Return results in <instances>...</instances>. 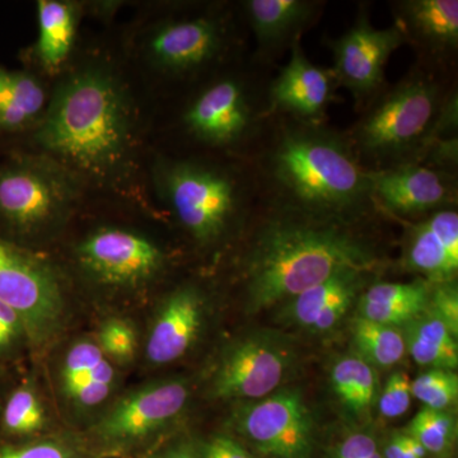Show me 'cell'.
Returning <instances> with one entry per match:
<instances>
[{
	"label": "cell",
	"mask_w": 458,
	"mask_h": 458,
	"mask_svg": "<svg viewBox=\"0 0 458 458\" xmlns=\"http://www.w3.org/2000/svg\"><path fill=\"white\" fill-rule=\"evenodd\" d=\"M31 138L35 152L55 159L87 188L147 209L140 106L122 71L107 57H89L56 78Z\"/></svg>",
	"instance_id": "cell-1"
},
{
	"label": "cell",
	"mask_w": 458,
	"mask_h": 458,
	"mask_svg": "<svg viewBox=\"0 0 458 458\" xmlns=\"http://www.w3.org/2000/svg\"><path fill=\"white\" fill-rule=\"evenodd\" d=\"M245 261L246 311L288 302L340 271H375L376 250L349 227L351 219L319 216L279 205Z\"/></svg>",
	"instance_id": "cell-2"
},
{
	"label": "cell",
	"mask_w": 458,
	"mask_h": 458,
	"mask_svg": "<svg viewBox=\"0 0 458 458\" xmlns=\"http://www.w3.org/2000/svg\"><path fill=\"white\" fill-rule=\"evenodd\" d=\"M278 205L319 216L358 218L373 205L369 170L342 132L286 119L261 161Z\"/></svg>",
	"instance_id": "cell-3"
},
{
	"label": "cell",
	"mask_w": 458,
	"mask_h": 458,
	"mask_svg": "<svg viewBox=\"0 0 458 458\" xmlns=\"http://www.w3.org/2000/svg\"><path fill=\"white\" fill-rule=\"evenodd\" d=\"M450 93L421 65L386 87L345 134L360 164L370 171L421 164Z\"/></svg>",
	"instance_id": "cell-4"
},
{
	"label": "cell",
	"mask_w": 458,
	"mask_h": 458,
	"mask_svg": "<svg viewBox=\"0 0 458 458\" xmlns=\"http://www.w3.org/2000/svg\"><path fill=\"white\" fill-rule=\"evenodd\" d=\"M87 188L42 153L13 155L0 165V236L42 252L64 234Z\"/></svg>",
	"instance_id": "cell-5"
},
{
	"label": "cell",
	"mask_w": 458,
	"mask_h": 458,
	"mask_svg": "<svg viewBox=\"0 0 458 458\" xmlns=\"http://www.w3.org/2000/svg\"><path fill=\"white\" fill-rule=\"evenodd\" d=\"M170 254L155 237L129 225H98L71 247L65 273L99 303L120 309L143 302L161 284Z\"/></svg>",
	"instance_id": "cell-6"
},
{
	"label": "cell",
	"mask_w": 458,
	"mask_h": 458,
	"mask_svg": "<svg viewBox=\"0 0 458 458\" xmlns=\"http://www.w3.org/2000/svg\"><path fill=\"white\" fill-rule=\"evenodd\" d=\"M159 200L199 249L222 245L245 201L236 174L200 159L159 158L153 165Z\"/></svg>",
	"instance_id": "cell-7"
},
{
	"label": "cell",
	"mask_w": 458,
	"mask_h": 458,
	"mask_svg": "<svg viewBox=\"0 0 458 458\" xmlns=\"http://www.w3.org/2000/svg\"><path fill=\"white\" fill-rule=\"evenodd\" d=\"M186 377H161L125 388L83 433L93 458H132L174 436L191 403Z\"/></svg>",
	"instance_id": "cell-8"
},
{
	"label": "cell",
	"mask_w": 458,
	"mask_h": 458,
	"mask_svg": "<svg viewBox=\"0 0 458 458\" xmlns=\"http://www.w3.org/2000/svg\"><path fill=\"white\" fill-rule=\"evenodd\" d=\"M72 283L44 252L0 236V302L25 322L32 360H44L62 342L73 316Z\"/></svg>",
	"instance_id": "cell-9"
},
{
	"label": "cell",
	"mask_w": 458,
	"mask_h": 458,
	"mask_svg": "<svg viewBox=\"0 0 458 458\" xmlns=\"http://www.w3.org/2000/svg\"><path fill=\"white\" fill-rule=\"evenodd\" d=\"M47 393L65 429L83 433L125 390L123 370L99 351L92 334L64 337L44 358Z\"/></svg>",
	"instance_id": "cell-10"
},
{
	"label": "cell",
	"mask_w": 458,
	"mask_h": 458,
	"mask_svg": "<svg viewBox=\"0 0 458 458\" xmlns=\"http://www.w3.org/2000/svg\"><path fill=\"white\" fill-rule=\"evenodd\" d=\"M231 27L214 11L171 14L149 23L138 36L141 62L165 78L194 77L216 65L227 53Z\"/></svg>",
	"instance_id": "cell-11"
},
{
	"label": "cell",
	"mask_w": 458,
	"mask_h": 458,
	"mask_svg": "<svg viewBox=\"0 0 458 458\" xmlns=\"http://www.w3.org/2000/svg\"><path fill=\"white\" fill-rule=\"evenodd\" d=\"M295 352L274 331H251L231 340L219 352L205 385L209 399L245 403L278 391L293 369Z\"/></svg>",
	"instance_id": "cell-12"
},
{
	"label": "cell",
	"mask_w": 458,
	"mask_h": 458,
	"mask_svg": "<svg viewBox=\"0 0 458 458\" xmlns=\"http://www.w3.org/2000/svg\"><path fill=\"white\" fill-rule=\"evenodd\" d=\"M229 427L262 458H311L315 421L303 394L279 388L255 401L236 403Z\"/></svg>",
	"instance_id": "cell-13"
},
{
	"label": "cell",
	"mask_w": 458,
	"mask_h": 458,
	"mask_svg": "<svg viewBox=\"0 0 458 458\" xmlns=\"http://www.w3.org/2000/svg\"><path fill=\"white\" fill-rule=\"evenodd\" d=\"M260 120L249 84L238 75L214 78L198 90L182 113L186 132L214 149L240 147L254 134Z\"/></svg>",
	"instance_id": "cell-14"
},
{
	"label": "cell",
	"mask_w": 458,
	"mask_h": 458,
	"mask_svg": "<svg viewBox=\"0 0 458 458\" xmlns=\"http://www.w3.org/2000/svg\"><path fill=\"white\" fill-rule=\"evenodd\" d=\"M209 311V297L195 283H183L161 295L141 330L144 367L165 369L188 357L204 335Z\"/></svg>",
	"instance_id": "cell-15"
},
{
	"label": "cell",
	"mask_w": 458,
	"mask_h": 458,
	"mask_svg": "<svg viewBox=\"0 0 458 458\" xmlns=\"http://www.w3.org/2000/svg\"><path fill=\"white\" fill-rule=\"evenodd\" d=\"M403 44L396 26L376 29L369 12L361 8L351 29L327 40L334 59L331 69L339 87L352 93L358 110L363 111L386 89V65Z\"/></svg>",
	"instance_id": "cell-16"
},
{
	"label": "cell",
	"mask_w": 458,
	"mask_h": 458,
	"mask_svg": "<svg viewBox=\"0 0 458 458\" xmlns=\"http://www.w3.org/2000/svg\"><path fill=\"white\" fill-rule=\"evenodd\" d=\"M373 204L399 216H429L454 208L456 176L424 164L369 170Z\"/></svg>",
	"instance_id": "cell-17"
},
{
	"label": "cell",
	"mask_w": 458,
	"mask_h": 458,
	"mask_svg": "<svg viewBox=\"0 0 458 458\" xmlns=\"http://www.w3.org/2000/svg\"><path fill=\"white\" fill-rule=\"evenodd\" d=\"M337 89L333 69L312 63L297 42L291 59L270 84L267 107L269 113L298 122L324 123Z\"/></svg>",
	"instance_id": "cell-18"
},
{
	"label": "cell",
	"mask_w": 458,
	"mask_h": 458,
	"mask_svg": "<svg viewBox=\"0 0 458 458\" xmlns=\"http://www.w3.org/2000/svg\"><path fill=\"white\" fill-rule=\"evenodd\" d=\"M394 25L423 59L424 68L454 62L458 50L457 0H403L394 3Z\"/></svg>",
	"instance_id": "cell-19"
},
{
	"label": "cell",
	"mask_w": 458,
	"mask_h": 458,
	"mask_svg": "<svg viewBox=\"0 0 458 458\" xmlns=\"http://www.w3.org/2000/svg\"><path fill=\"white\" fill-rule=\"evenodd\" d=\"M373 271L349 269L283 303V321L311 333H327L339 324L369 284Z\"/></svg>",
	"instance_id": "cell-20"
},
{
	"label": "cell",
	"mask_w": 458,
	"mask_h": 458,
	"mask_svg": "<svg viewBox=\"0 0 458 458\" xmlns=\"http://www.w3.org/2000/svg\"><path fill=\"white\" fill-rule=\"evenodd\" d=\"M403 264L430 284L456 280L458 213L456 208L437 210L409 229Z\"/></svg>",
	"instance_id": "cell-21"
},
{
	"label": "cell",
	"mask_w": 458,
	"mask_h": 458,
	"mask_svg": "<svg viewBox=\"0 0 458 458\" xmlns=\"http://www.w3.org/2000/svg\"><path fill=\"white\" fill-rule=\"evenodd\" d=\"M321 5L312 0L243 2V14L258 44V59H273L301 42V36L318 17Z\"/></svg>",
	"instance_id": "cell-22"
},
{
	"label": "cell",
	"mask_w": 458,
	"mask_h": 458,
	"mask_svg": "<svg viewBox=\"0 0 458 458\" xmlns=\"http://www.w3.org/2000/svg\"><path fill=\"white\" fill-rule=\"evenodd\" d=\"M60 424L47 388L35 372L9 386L0 403V442L35 441L64 430Z\"/></svg>",
	"instance_id": "cell-23"
},
{
	"label": "cell",
	"mask_w": 458,
	"mask_h": 458,
	"mask_svg": "<svg viewBox=\"0 0 458 458\" xmlns=\"http://www.w3.org/2000/svg\"><path fill=\"white\" fill-rule=\"evenodd\" d=\"M83 12L84 4L73 0L36 3L38 31L30 57L38 73L56 80L68 68Z\"/></svg>",
	"instance_id": "cell-24"
},
{
	"label": "cell",
	"mask_w": 458,
	"mask_h": 458,
	"mask_svg": "<svg viewBox=\"0 0 458 458\" xmlns=\"http://www.w3.org/2000/svg\"><path fill=\"white\" fill-rule=\"evenodd\" d=\"M50 89L32 71H11L0 64V131L31 132L41 122Z\"/></svg>",
	"instance_id": "cell-25"
},
{
	"label": "cell",
	"mask_w": 458,
	"mask_h": 458,
	"mask_svg": "<svg viewBox=\"0 0 458 458\" xmlns=\"http://www.w3.org/2000/svg\"><path fill=\"white\" fill-rule=\"evenodd\" d=\"M432 285L421 278L369 285L358 298V318L401 328L427 311Z\"/></svg>",
	"instance_id": "cell-26"
},
{
	"label": "cell",
	"mask_w": 458,
	"mask_h": 458,
	"mask_svg": "<svg viewBox=\"0 0 458 458\" xmlns=\"http://www.w3.org/2000/svg\"><path fill=\"white\" fill-rule=\"evenodd\" d=\"M406 352L415 363L429 369L454 370L458 366L457 336L429 310L401 327Z\"/></svg>",
	"instance_id": "cell-27"
},
{
	"label": "cell",
	"mask_w": 458,
	"mask_h": 458,
	"mask_svg": "<svg viewBox=\"0 0 458 458\" xmlns=\"http://www.w3.org/2000/svg\"><path fill=\"white\" fill-rule=\"evenodd\" d=\"M331 386L337 399L357 417H367L377 405L379 396L377 369L358 355L340 358L334 364Z\"/></svg>",
	"instance_id": "cell-28"
},
{
	"label": "cell",
	"mask_w": 458,
	"mask_h": 458,
	"mask_svg": "<svg viewBox=\"0 0 458 458\" xmlns=\"http://www.w3.org/2000/svg\"><path fill=\"white\" fill-rule=\"evenodd\" d=\"M352 342L355 355L375 369H391L406 355L400 327L357 318L352 321Z\"/></svg>",
	"instance_id": "cell-29"
},
{
	"label": "cell",
	"mask_w": 458,
	"mask_h": 458,
	"mask_svg": "<svg viewBox=\"0 0 458 458\" xmlns=\"http://www.w3.org/2000/svg\"><path fill=\"white\" fill-rule=\"evenodd\" d=\"M141 328L123 312H107L99 318L93 339L114 367L123 373L140 361Z\"/></svg>",
	"instance_id": "cell-30"
},
{
	"label": "cell",
	"mask_w": 458,
	"mask_h": 458,
	"mask_svg": "<svg viewBox=\"0 0 458 458\" xmlns=\"http://www.w3.org/2000/svg\"><path fill=\"white\" fill-rule=\"evenodd\" d=\"M405 430L423 445L428 454L441 458L451 454L457 439V421L451 410L423 406Z\"/></svg>",
	"instance_id": "cell-31"
},
{
	"label": "cell",
	"mask_w": 458,
	"mask_h": 458,
	"mask_svg": "<svg viewBox=\"0 0 458 458\" xmlns=\"http://www.w3.org/2000/svg\"><path fill=\"white\" fill-rule=\"evenodd\" d=\"M0 458H93L80 433L64 429L35 441L0 442Z\"/></svg>",
	"instance_id": "cell-32"
},
{
	"label": "cell",
	"mask_w": 458,
	"mask_h": 458,
	"mask_svg": "<svg viewBox=\"0 0 458 458\" xmlns=\"http://www.w3.org/2000/svg\"><path fill=\"white\" fill-rule=\"evenodd\" d=\"M27 360H32V348L25 322L11 307L0 302V373L11 375Z\"/></svg>",
	"instance_id": "cell-33"
},
{
	"label": "cell",
	"mask_w": 458,
	"mask_h": 458,
	"mask_svg": "<svg viewBox=\"0 0 458 458\" xmlns=\"http://www.w3.org/2000/svg\"><path fill=\"white\" fill-rule=\"evenodd\" d=\"M411 394L424 408L452 410L458 399L457 373L450 369H429L411 382Z\"/></svg>",
	"instance_id": "cell-34"
},
{
	"label": "cell",
	"mask_w": 458,
	"mask_h": 458,
	"mask_svg": "<svg viewBox=\"0 0 458 458\" xmlns=\"http://www.w3.org/2000/svg\"><path fill=\"white\" fill-rule=\"evenodd\" d=\"M411 381L405 372H396L388 377L379 393L377 406L379 414L386 419L403 417L411 405Z\"/></svg>",
	"instance_id": "cell-35"
},
{
	"label": "cell",
	"mask_w": 458,
	"mask_h": 458,
	"mask_svg": "<svg viewBox=\"0 0 458 458\" xmlns=\"http://www.w3.org/2000/svg\"><path fill=\"white\" fill-rule=\"evenodd\" d=\"M428 310L441 318L458 336V288L456 280L433 284Z\"/></svg>",
	"instance_id": "cell-36"
},
{
	"label": "cell",
	"mask_w": 458,
	"mask_h": 458,
	"mask_svg": "<svg viewBox=\"0 0 458 458\" xmlns=\"http://www.w3.org/2000/svg\"><path fill=\"white\" fill-rule=\"evenodd\" d=\"M198 458H259L229 434H214L197 442Z\"/></svg>",
	"instance_id": "cell-37"
},
{
	"label": "cell",
	"mask_w": 458,
	"mask_h": 458,
	"mask_svg": "<svg viewBox=\"0 0 458 458\" xmlns=\"http://www.w3.org/2000/svg\"><path fill=\"white\" fill-rule=\"evenodd\" d=\"M336 458H384L375 437L367 433H352L336 450Z\"/></svg>",
	"instance_id": "cell-38"
},
{
	"label": "cell",
	"mask_w": 458,
	"mask_h": 458,
	"mask_svg": "<svg viewBox=\"0 0 458 458\" xmlns=\"http://www.w3.org/2000/svg\"><path fill=\"white\" fill-rule=\"evenodd\" d=\"M138 458H198L197 441L171 436Z\"/></svg>",
	"instance_id": "cell-39"
},
{
	"label": "cell",
	"mask_w": 458,
	"mask_h": 458,
	"mask_svg": "<svg viewBox=\"0 0 458 458\" xmlns=\"http://www.w3.org/2000/svg\"><path fill=\"white\" fill-rule=\"evenodd\" d=\"M382 454L384 458H426L428 454L423 445L406 430L391 436Z\"/></svg>",
	"instance_id": "cell-40"
},
{
	"label": "cell",
	"mask_w": 458,
	"mask_h": 458,
	"mask_svg": "<svg viewBox=\"0 0 458 458\" xmlns=\"http://www.w3.org/2000/svg\"><path fill=\"white\" fill-rule=\"evenodd\" d=\"M8 376L9 375H3V373H0V403H2L3 396H4L5 391H7L9 387L8 385H5L8 384Z\"/></svg>",
	"instance_id": "cell-41"
}]
</instances>
